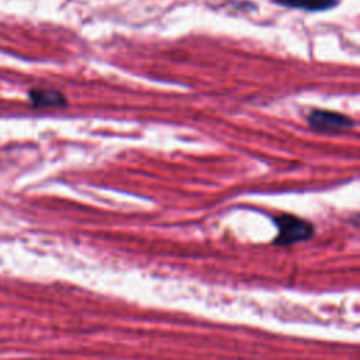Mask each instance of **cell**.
<instances>
[{"instance_id":"1","label":"cell","mask_w":360,"mask_h":360,"mask_svg":"<svg viewBox=\"0 0 360 360\" xmlns=\"http://www.w3.org/2000/svg\"><path fill=\"white\" fill-rule=\"evenodd\" d=\"M274 224L277 226V235L273 243L278 246H290L308 240L315 233V228L309 221L291 214L277 215L274 218Z\"/></svg>"},{"instance_id":"2","label":"cell","mask_w":360,"mask_h":360,"mask_svg":"<svg viewBox=\"0 0 360 360\" xmlns=\"http://www.w3.org/2000/svg\"><path fill=\"white\" fill-rule=\"evenodd\" d=\"M308 124L312 129L318 132H339L345 129H350L354 122L350 117L336 112V111H329V110H312L308 115Z\"/></svg>"},{"instance_id":"3","label":"cell","mask_w":360,"mask_h":360,"mask_svg":"<svg viewBox=\"0 0 360 360\" xmlns=\"http://www.w3.org/2000/svg\"><path fill=\"white\" fill-rule=\"evenodd\" d=\"M30 98L35 107H63L68 103L62 93L52 89L31 90Z\"/></svg>"},{"instance_id":"4","label":"cell","mask_w":360,"mask_h":360,"mask_svg":"<svg viewBox=\"0 0 360 360\" xmlns=\"http://www.w3.org/2000/svg\"><path fill=\"white\" fill-rule=\"evenodd\" d=\"M284 7L301 8L307 11H322L332 8L338 4V0H274Z\"/></svg>"}]
</instances>
